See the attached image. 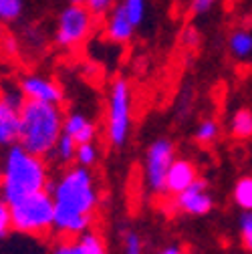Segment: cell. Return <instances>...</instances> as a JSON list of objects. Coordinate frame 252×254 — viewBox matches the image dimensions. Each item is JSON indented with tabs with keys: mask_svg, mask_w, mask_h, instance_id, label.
Segmentation results:
<instances>
[{
	"mask_svg": "<svg viewBox=\"0 0 252 254\" xmlns=\"http://www.w3.org/2000/svg\"><path fill=\"white\" fill-rule=\"evenodd\" d=\"M182 43H184V47H198V45H200V33H198L194 26L184 28V33H182Z\"/></svg>",
	"mask_w": 252,
	"mask_h": 254,
	"instance_id": "28",
	"label": "cell"
},
{
	"mask_svg": "<svg viewBox=\"0 0 252 254\" xmlns=\"http://www.w3.org/2000/svg\"><path fill=\"white\" fill-rule=\"evenodd\" d=\"M228 51L238 61L252 59V30L244 26L232 30L228 35Z\"/></svg>",
	"mask_w": 252,
	"mask_h": 254,
	"instance_id": "15",
	"label": "cell"
},
{
	"mask_svg": "<svg viewBox=\"0 0 252 254\" xmlns=\"http://www.w3.org/2000/svg\"><path fill=\"white\" fill-rule=\"evenodd\" d=\"M240 238H242V246L252 252V212H246L240 218Z\"/></svg>",
	"mask_w": 252,
	"mask_h": 254,
	"instance_id": "24",
	"label": "cell"
},
{
	"mask_svg": "<svg viewBox=\"0 0 252 254\" xmlns=\"http://www.w3.org/2000/svg\"><path fill=\"white\" fill-rule=\"evenodd\" d=\"M4 24L0 22V47H2V41H4V37H6V33H4V28H2Z\"/></svg>",
	"mask_w": 252,
	"mask_h": 254,
	"instance_id": "30",
	"label": "cell"
},
{
	"mask_svg": "<svg viewBox=\"0 0 252 254\" xmlns=\"http://www.w3.org/2000/svg\"><path fill=\"white\" fill-rule=\"evenodd\" d=\"M174 206L190 216H204L212 210L214 200L208 192V180L198 178L190 188L174 198Z\"/></svg>",
	"mask_w": 252,
	"mask_h": 254,
	"instance_id": "9",
	"label": "cell"
},
{
	"mask_svg": "<svg viewBox=\"0 0 252 254\" xmlns=\"http://www.w3.org/2000/svg\"><path fill=\"white\" fill-rule=\"evenodd\" d=\"M75 160L79 162V166L83 168H91L93 164L97 162V147L91 143H81L77 145V155H75Z\"/></svg>",
	"mask_w": 252,
	"mask_h": 254,
	"instance_id": "23",
	"label": "cell"
},
{
	"mask_svg": "<svg viewBox=\"0 0 252 254\" xmlns=\"http://www.w3.org/2000/svg\"><path fill=\"white\" fill-rule=\"evenodd\" d=\"M218 131H220V127H218V121L216 119H204L200 125H198V129H196V141L206 145V143H212L216 137H218Z\"/></svg>",
	"mask_w": 252,
	"mask_h": 254,
	"instance_id": "21",
	"label": "cell"
},
{
	"mask_svg": "<svg viewBox=\"0 0 252 254\" xmlns=\"http://www.w3.org/2000/svg\"><path fill=\"white\" fill-rule=\"evenodd\" d=\"M117 2L119 0H87L85 6L97 20H101V18H107V14L117 6Z\"/></svg>",
	"mask_w": 252,
	"mask_h": 254,
	"instance_id": "22",
	"label": "cell"
},
{
	"mask_svg": "<svg viewBox=\"0 0 252 254\" xmlns=\"http://www.w3.org/2000/svg\"><path fill=\"white\" fill-rule=\"evenodd\" d=\"M216 4V0H188V10L192 16H206Z\"/></svg>",
	"mask_w": 252,
	"mask_h": 254,
	"instance_id": "26",
	"label": "cell"
},
{
	"mask_svg": "<svg viewBox=\"0 0 252 254\" xmlns=\"http://www.w3.org/2000/svg\"><path fill=\"white\" fill-rule=\"evenodd\" d=\"M234 202L246 210V212H252V176H246V178H240L234 186Z\"/></svg>",
	"mask_w": 252,
	"mask_h": 254,
	"instance_id": "19",
	"label": "cell"
},
{
	"mask_svg": "<svg viewBox=\"0 0 252 254\" xmlns=\"http://www.w3.org/2000/svg\"><path fill=\"white\" fill-rule=\"evenodd\" d=\"M24 0H0V22L14 24L24 16Z\"/></svg>",
	"mask_w": 252,
	"mask_h": 254,
	"instance_id": "17",
	"label": "cell"
},
{
	"mask_svg": "<svg viewBox=\"0 0 252 254\" xmlns=\"http://www.w3.org/2000/svg\"><path fill=\"white\" fill-rule=\"evenodd\" d=\"M18 85H20L26 99L53 103V105H61L63 99H65V95H63V89L59 87V83L45 77V75H39V73L22 75L18 79Z\"/></svg>",
	"mask_w": 252,
	"mask_h": 254,
	"instance_id": "8",
	"label": "cell"
},
{
	"mask_svg": "<svg viewBox=\"0 0 252 254\" xmlns=\"http://www.w3.org/2000/svg\"><path fill=\"white\" fill-rule=\"evenodd\" d=\"M12 230V218H10V206L0 200V238H4Z\"/></svg>",
	"mask_w": 252,
	"mask_h": 254,
	"instance_id": "27",
	"label": "cell"
},
{
	"mask_svg": "<svg viewBox=\"0 0 252 254\" xmlns=\"http://www.w3.org/2000/svg\"><path fill=\"white\" fill-rule=\"evenodd\" d=\"M135 26L131 24V20H129V16L125 14V10L119 6V2H117V6L107 14V18H105V26H103V33H105V37L111 41V43H115V45H127L131 39H133V35H135Z\"/></svg>",
	"mask_w": 252,
	"mask_h": 254,
	"instance_id": "11",
	"label": "cell"
},
{
	"mask_svg": "<svg viewBox=\"0 0 252 254\" xmlns=\"http://www.w3.org/2000/svg\"><path fill=\"white\" fill-rule=\"evenodd\" d=\"M63 125H65V115L59 105L26 99L20 109L18 143L28 153L45 160L55 151L57 141L63 135Z\"/></svg>",
	"mask_w": 252,
	"mask_h": 254,
	"instance_id": "1",
	"label": "cell"
},
{
	"mask_svg": "<svg viewBox=\"0 0 252 254\" xmlns=\"http://www.w3.org/2000/svg\"><path fill=\"white\" fill-rule=\"evenodd\" d=\"M232 135L238 139L252 137V111L248 107H240L232 117Z\"/></svg>",
	"mask_w": 252,
	"mask_h": 254,
	"instance_id": "16",
	"label": "cell"
},
{
	"mask_svg": "<svg viewBox=\"0 0 252 254\" xmlns=\"http://www.w3.org/2000/svg\"><path fill=\"white\" fill-rule=\"evenodd\" d=\"M160 254H188L184 248H180V246H168V248H164Z\"/></svg>",
	"mask_w": 252,
	"mask_h": 254,
	"instance_id": "29",
	"label": "cell"
},
{
	"mask_svg": "<svg viewBox=\"0 0 252 254\" xmlns=\"http://www.w3.org/2000/svg\"><path fill=\"white\" fill-rule=\"evenodd\" d=\"M123 252L125 254H143V244H141V238L137 232L129 230L125 232V238H123Z\"/></svg>",
	"mask_w": 252,
	"mask_h": 254,
	"instance_id": "25",
	"label": "cell"
},
{
	"mask_svg": "<svg viewBox=\"0 0 252 254\" xmlns=\"http://www.w3.org/2000/svg\"><path fill=\"white\" fill-rule=\"evenodd\" d=\"M107 107V139L115 149H119L127 141L131 125V87L123 77L113 81Z\"/></svg>",
	"mask_w": 252,
	"mask_h": 254,
	"instance_id": "6",
	"label": "cell"
},
{
	"mask_svg": "<svg viewBox=\"0 0 252 254\" xmlns=\"http://www.w3.org/2000/svg\"><path fill=\"white\" fill-rule=\"evenodd\" d=\"M55 153H57V160L61 164H71L75 160V155H77V143L73 141V137H69L67 133H63L61 139L57 141Z\"/></svg>",
	"mask_w": 252,
	"mask_h": 254,
	"instance_id": "20",
	"label": "cell"
},
{
	"mask_svg": "<svg viewBox=\"0 0 252 254\" xmlns=\"http://www.w3.org/2000/svg\"><path fill=\"white\" fill-rule=\"evenodd\" d=\"M198 180V170L190 160H176L170 168L168 182H166V194L180 196L184 190H188Z\"/></svg>",
	"mask_w": 252,
	"mask_h": 254,
	"instance_id": "12",
	"label": "cell"
},
{
	"mask_svg": "<svg viewBox=\"0 0 252 254\" xmlns=\"http://www.w3.org/2000/svg\"><path fill=\"white\" fill-rule=\"evenodd\" d=\"M51 194L55 198V206L79 212L83 216L93 218V214L97 210L99 196L89 168L83 166L69 168L57 180V184H53Z\"/></svg>",
	"mask_w": 252,
	"mask_h": 254,
	"instance_id": "3",
	"label": "cell"
},
{
	"mask_svg": "<svg viewBox=\"0 0 252 254\" xmlns=\"http://www.w3.org/2000/svg\"><path fill=\"white\" fill-rule=\"evenodd\" d=\"M97 26V18L93 16L85 4H67L59 14L55 22V43L61 49H77Z\"/></svg>",
	"mask_w": 252,
	"mask_h": 254,
	"instance_id": "5",
	"label": "cell"
},
{
	"mask_svg": "<svg viewBox=\"0 0 252 254\" xmlns=\"http://www.w3.org/2000/svg\"><path fill=\"white\" fill-rule=\"evenodd\" d=\"M63 133L73 137L77 145L81 143H91L95 139V123L89 121L81 113H71L65 117V125H63Z\"/></svg>",
	"mask_w": 252,
	"mask_h": 254,
	"instance_id": "14",
	"label": "cell"
},
{
	"mask_svg": "<svg viewBox=\"0 0 252 254\" xmlns=\"http://www.w3.org/2000/svg\"><path fill=\"white\" fill-rule=\"evenodd\" d=\"M20 135V111L0 97V145H14Z\"/></svg>",
	"mask_w": 252,
	"mask_h": 254,
	"instance_id": "13",
	"label": "cell"
},
{
	"mask_svg": "<svg viewBox=\"0 0 252 254\" xmlns=\"http://www.w3.org/2000/svg\"><path fill=\"white\" fill-rule=\"evenodd\" d=\"M174 162H176V147L170 139L160 137L147 147L145 178L153 194H166V182H168V174Z\"/></svg>",
	"mask_w": 252,
	"mask_h": 254,
	"instance_id": "7",
	"label": "cell"
},
{
	"mask_svg": "<svg viewBox=\"0 0 252 254\" xmlns=\"http://www.w3.org/2000/svg\"><path fill=\"white\" fill-rule=\"evenodd\" d=\"M51 254H107L105 242L97 232H83L79 236H61Z\"/></svg>",
	"mask_w": 252,
	"mask_h": 254,
	"instance_id": "10",
	"label": "cell"
},
{
	"mask_svg": "<svg viewBox=\"0 0 252 254\" xmlns=\"http://www.w3.org/2000/svg\"><path fill=\"white\" fill-rule=\"evenodd\" d=\"M10 206L12 230L30 236H49L55 226V198L51 192L30 194Z\"/></svg>",
	"mask_w": 252,
	"mask_h": 254,
	"instance_id": "4",
	"label": "cell"
},
{
	"mask_svg": "<svg viewBox=\"0 0 252 254\" xmlns=\"http://www.w3.org/2000/svg\"><path fill=\"white\" fill-rule=\"evenodd\" d=\"M0 190H2V180H0Z\"/></svg>",
	"mask_w": 252,
	"mask_h": 254,
	"instance_id": "32",
	"label": "cell"
},
{
	"mask_svg": "<svg viewBox=\"0 0 252 254\" xmlns=\"http://www.w3.org/2000/svg\"><path fill=\"white\" fill-rule=\"evenodd\" d=\"M87 0H69V4H85Z\"/></svg>",
	"mask_w": 252,
	"mask_h": 254,
	"instance_id": "31",
	"label": "cell"
},
{
	"mask_svg": "<svg viewBox=\"0 0 252 254\" xmlns=\"http://www.w3.org/2000/svg\"><path fill=\"white\" fill-rule=\"evenodd\" d=\"M147 2L149 0H119V6L129 16L131 24L139 28L147 16Z\"/></svg>",
	"mask_w": 252,
	"mask_h": 254,
	"instance_id": "18",
	"label": "cell"
},
{
	"mask_svg": "<svg viewBox=\"0 0 252 254\" xmlns=\"http://www.w3.org/2000/svg\"><path fill=\"white\" fill-rule=\"evenodd\" d=\"M0 180H2V200L6 204H14L30 194L43 192L49 186L45 160L28 153L20 143L10 145Z\"/></svg>",
	"mask_w": 252,
	"mask_h": 254,
	"instance_id": "2",
	"label": "cell"
}]
</instances>
